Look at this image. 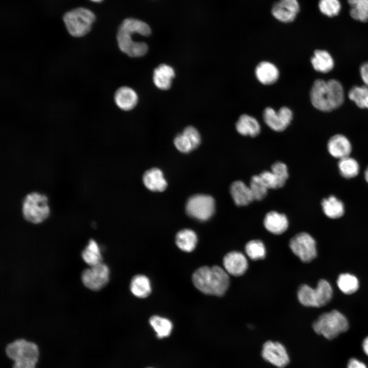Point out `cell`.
Wrapping results in <instances>:
<instances>
[{
	"instance_id": "cell-46",
	"label": "cell",
	"mask_w": 368,
	"mask_h": 368,
	"mask_svg": "<svg viewBox=\"0 0 368 368\" xmlns=\"http://www.w3.org/2000/svg\"><path fill=\"white\" fill-rule=\"evenodd\" d=\"M91 1H93V2H101L102 0H91Z\"/></svg>"
},
{
	"instance_id": "cell-33",
	"label": "cell",
	"mask_w": 368,
	"mask_h": 368,
	"mask_svg": "<svg viewBox=\"0 0 368 368\" xmlns=\"http://www.w3.org/2000/svg\"><path fill=\"white\" fill-rule=\"evenodd\" d=\"M339 289L346 294H351L355 292L358 289L359 284L357 278L350 273L340 274L337 280Z\"/></svg>"
},
{
	"instance_id": "cell-9",
	"label": "cell",
	"mask_w": 368,
	"mask_h": 368,
	"mask_svg": "<svg viewBox=\"0 0 368 368\" xmlns=\"http://www.w3.org/2000/svg\"><path fill=\"white\" fill-rule=\"evenodd\" d=\"M289 246L302 262H310L316 257V242L308 233L302 232L296 234L291 239Z\"/></svg>"
},
{
	"instance_id": "cell-17",
	"label": "cell",
	"mask_w": 368,
	"mask_h": 368,
	"mask_svg": "<svg viewBox=\"0 0 368 368\" xmlns=\"http://www.w3.org/2000/svg\"><path fill=\"white\" fill-rule=\"evenodd\" d=\"M114 99L116 105L121 109L130 110L136 105L138 97L135 91L127 86H122L117 90Z\"/></svg>"
},
{
	"instance_id": "cell-32",
	"label": "cell",
	"mask_w": 368,
	"mask_h": 368,
	"mask_svg": "<svg viewBox=\"0 0 368 368\" xmlns=\"http://www.w3.org/2000/svg\"><path fill=\"white\" fill-rule=\"evenodd\" d=\"M348 96L359 108L368 109V86L356 85L350 89Z\"/></svg>"
},
{
	"instance_id": "cell-29",
	"label": "cell",
	"mask_w": 368,
	"mask_h": 368,
	"mask_svg": "<svg viewBox=\"0 0 368 368\" xmlns=\"http://www.w3.org/2000/svg\"><path fill=\"white\" fill-rule=\"evenodd\" d=\"M149 324L159 338L168 337L172 331V323L170 319L164 317L159 315L152 316L149 319Z\"/></svg>"
},
{
	"instance_id": "cell-3",
	"label": "cell",
	"mask_w": 368,
	"mask_h": 368,
	"mask_svg": "<svg viewBox=\"0 0 368 368\" xmlns=\"http://www.w3.org/2000/svg\"><path fill=\"white\" fill-rule=\"evenodd\" d=\"M141 31L142 26L137 20L132 18L124 19L119 27L117 35L120 49L131 57H139L146 54L148 49L147 44L143 42H135L131 38L133 34H140Z\"/></svg>"
},
{
	"instance_id": "cell-25",
	"label": "cell",
	"mask_w": 368,
	"mask_h": 368,
	"mask_svg": "<svg viewBox=\"0 0 368 368\" xmlns=\"http://www.w3.org/2000/svg\"><path fill=\"white\" fill-rule=\"evenodd\" d=\"M237 131L241 135L254 137L260 132V126L254 117L243 114L241 115L236 124Z\"/></svg>"
},
{
	"instance_id": "cell-34",
	"label": "cell",
	"mask_w": 368,
	"mask_h": 368,
	"mask_svg": "<svg viewBox=\"0 0 368 368\" xmlns=\"http://www.w3.org/2000/svg\"><path fill=\"white\" fill-rule=\"evenodd\" d=\"M247 255L253 260L264 259L266 255V248L262 241L253 240L249 241L245 245Z\"/></svg>"
},
{
	"instance_id": "cell-39",
	"label": "cell",
	"mask_w": 368,
	"mask_h": 368,
	"mask_svg": "<svg viewBox=\"0 0 368 368\" xmlns=\"http://www.w3.org/2000/svg\"><path fill=\"white\" fill-rule=\"evenodd\" d=\"M182 133L189 140L193 149L199 145L201 137L199 133L195 128L193 126H188L184 129Z\"/></svg>"
},
{
	"instance_id": "cell-2",
	"label": "cell",
	"mask_w": 368,
	"mask_h": 368,
	"mask_svg": "<svg viewBox=\"0 0 368 368\" xmlns=\"http://www.w3.org/2000/svg\"><path fill=\"white\" fill-rule=\"evenodd\" d=\"M194 286L202 293L221 296L224 294L229 285L228 274L224 269L215 265L203 266L193 273Z\"/></svg>"
},
{
	"instance_id": "cell-11",
	"label": "cell",
	"mask_w": 368,
	"mask_h": 368,
	"mask_svg": "<svg viewBox=\"0 0 368 368\" xmlns=\"http://www.w3.org/2000/svg\"><path fill=\"white\" fill-rule=\"evenodd\" d=\"M109 277V268L103 262L84 269L81 274L82 283L92 291H99L104 288L108 283Z\"/></svg>"
},
{
	"instance_id": "cell-45",
	"label": "cell",
	"mask_w": 368,
	"mask_h": 368,
	"mask_svg": "<svg viewBox=\"0 0 368 368\" xmlns=\"http://www.w3.org/2000/svg\"><path fill=\"white\" fill-rule=\"evenodd\" d=\"M364 177H365V180L368 183V167H367L365 171Z\"/></svg>"
},
{
	"instance_id": "cell-6",
	"label": "cell",
	"mask_w": 368,
	"mask_h": 368,
	"mask_svg": "<svg viewBox=\"0 0 368 368\" xmlns=\"http://www.w3.org/2000/svg\"><path fill=\"white\" fill-rule=\"evenodd\" d=\"M333 289L330 283L321 279L316 287L313 288L307 285L300 286L297 291V298L304 306L320 307L328 303L332 297Z\"/></svg>"
},
{
	"instance_id": "cell-12",
	"label": "cell",
	"mask_w": 368,
	"mask_h": 368,
	"mask_svg": "<svg viewBox=\"0 0 368 368\" xmlns=\"http://www.w3.org/2000/svg\"><path fill=\"white\" fill-rule=\"evenodd\" d=\"M265 123L275 131L284 130L292 119L291 110L286 107H281L278 112L270 107L266 108L263 111Z\"/></svg>"
},
{
	"instance_id": "cell-20",
	"label": "cell",
	"mask_w": 368,
	"mask_h": 368,
	"mask_svg": "<svg viewBox=\"0 0 368 368\" xmlns=\"http://www.w3.org/2000/svg\"><path fill=\"white\" fill-rule=\"evenodd\" d=\"M175 77L174 69L170 65L162 64L153 72V80L155 86L162 90H167L172 84Z\"/></svg>"
},
{
	"instance_id": "cell-15",
	"label": "cell",
	"mask_w": 368,
	"mask_h": 368,
	"mask_svg": "<svg viewBox=\"0 0 368 368\" xmlns=\"http://www.w3.org/2000/svg\"><path fill=\"white\" fill-rule=\"evenodd\" d=\"M223 265L228 274L235 277L243 274L248 267L246 258L242 253L237 251L227 253L223 258Z\"/></svg>"
},
{
	"instance_id": "cell-1",
	"label": "cell",
	"mask_w": 368,
	"mask_h": 368,
	"mask_svg": "<svg viewBox=\"0 0 368 368\" xmlns=\"http://www.w3.org/2000/svg\"><path fill=\"white\" fill-rule=\"evenodd\" d=\"M310 95L312 105L324 112L331 111L338 108L344 99L342 84L333 79L328 81L316 80L312 86Z\"/></svg>"
},
{
	"instance_id": "cell-4",
	"label": "cell",
	"mask_w": 368,
	"mask_h": 368,
	"mask_svg": "<svg viewBox=\"0 0 368 368\" xmlns=\"http://www.w3.org/2000/svg\"><path fill=\"white\" fill-rule=\"evenodd\" d=\"M21 212L28 222L38 224L46 220L50 214V208L47 196L38 192H31L24 197Z\"/></svg>"
},
{
	"instance_id": "cell-41",
	"label": "cell",
	"mask_w": 368,
	"mask_h": 368,
	"mask_svg": "<svg viewBox=\"0 0 368 368\" xmlns=\"http://www.w3.org/2000/svg\"><path fill=\"white\" fill-rule=\"evenodd\" d=\"M360 73L364 85L368 86V61L364 62L361 65Z\"/></svg>"
},
{
	"instance_id": "cell-26",
	"label": "cell",
	"mask_w": 368,
	"mask_h": 368,
	"mask_svg": "<svg viewBox=\"0 0 368 368\" xmlns=\"http://www.w3.org/2000/svg\"><path fill=\"white\" fill-rule=\"evenodd\" d=\"M197 236L195 232L190 229H183L178 232L175 237L177 246L182 251L190 252L196 247Z\"/></svg>"
},
{
	"instance_id": "cell-7",
	"label": "cell",
	"mask_w": 368,
	"mask_h": 368,
	"mask_svg": "<svg viewBox=\"0 0 368 368\" xmlns=\"http://www.w3.org/2000/svg\"><path fill=\"white\" fill-rule=\"evenodd\" d=\"M63 19L68 32L74 37H79L90 30L95 15L90 10L80 7L67 12Z\"/></svg>"
},
{
	"instance_id": "cell-36",
	"label": "cell",
	"mask_w": 368,
	"mask_h": 368,
	"mask_svg": "<svg viewBox=\"0 0 368 368\" xmlns=\"http://www.w3.org/2000/svg\"><path fill=\"white\" fill-rule=\"evenodd\" d=\"M318 7L323 14L332 17L339 14L341 4L339 0H319Z\"/></svg>"
},
{
	"instance_id": "cell-18",
	"label": "cell",
	"mask_w": 368,
	"mask_h": 368,
	"mask_svg": "<svg viewBox=\"0 0 368 368\" xmlns=\"http://www.w3.org/2000/svg\"><path fill=\"white\" fill-rule=\"evenodd\" d=\"M264 225L269 232L279 235L285 232L288 226L286 216L275 211L268 212L264 219Z\"/></svg>"
},
{
	"instance_id": "cell-43",
	"label": "cell",
	"mask_w": 368,
	"mask_h": 368,
	"mask_svg": "<svg viewBox=\"0 0 368 368\" xmlns=\"http://www.w3.org/2000/svg\"><path fill=\"white\" fill-rule=\"evenodd\" d=\"M36 364L33 362H14L13 368H35Z\"/></svg>"
},
{
	"instance_id": "cell-28",
	"label": "cell",
	"mask_w": 368,
	"mask_h": 368,
	"mask_svg": "<svg viewBox=\"0 0 368 368\" xmlns=\"http://www.w3.org/2000/svg\"><path fill=\"white\" fill-rule=\"evenodd\" d=\"M81 256L83 261L89 266H93L102 262V256L96 241L90 239L83 250Z\"/></svg>"
},
{
	"instance_id": "cell-22",
	"label": "cell",
	"mask_w": 368,
	"mask_h": 368,
	"mask_svg": "<svg viewBox=\"0 0 368 368\" xmlns=\"http://www.w3.org/2000/svg\"><path fill=\"white\" fill-rule=\"evenodd\" d=\"M257 79L262 84L269 85L277 81L279 72L277 67L272 63L263 61L260 62L255 69Z\"/></svg>"
},
{
	"instance_id": "cell-23",
	"label": "cell",
	"mask_w": 368,
	"mask_h": 368,
	"mask_svg": "<svg viewBox=\"0 0 368 368\" xmlns=\"http://www.w3.org/2000/svg\"><path fill=\"white\" fill-rule=\"evenodd\" d=\"M311 62L314 69L321 73H328L334 66V61L331 55L324 50H315Z\"/></svg>"
},
{
	"instance_id": "cell-38",
	"label": "cell",
	"mask_w": 368,
	"mask_h": 368,
	"mask_svg": "<svg viewBox=\"0 0 368 368\" xmlns=\"http://www.w3.org/2000/svg\"><path fill=\"white\" fill-rule=\"evenodd\" d=\"M174 143L176 148L181 152L188 153L193 150L190 141L182 133L176 136Z\"/></svg>"
},
{
	"instance_id": "cell-24",
	"label": "cell",
	"mask_w": 368,
	"mask_h": 368,
	"mask_svg": "<svg viewBox=\"0 0 368 368\" xmlns=\"http://www.w3.org/2000/svg\"><path fill=\"white\" fill-rule=\"evenodd\" d=\"M130 289L132 294L135 297L140 298H146L151 293V281L145 275H135L131 280Z\"/></svg>"
},
{
	"instance_id": "cell-35",
	"label": "cell",
	"mask_w": 368,
	"mask_h": 368,
	"mask_svg": "<svg viewBox=\"0 0 368 368\" xmlns=\"http://www.w3.org/2000/svg\"><path fill=\"white\" fill-rule=\"evenodd\" d=\"M249 188L254 199L257 200H260L264 198L268 189L259 175L251 177Z\"/></svg>"
},
{
	"instance_id": "cell-37",
	"label": "cell",
	"mask_w": 368,
	"mask_h": 368,
	"mask_svg": "<svg viewBox=\"0 0 368 368\" xmlns=\"http://www.w3.org/2000/svg\"><path fill=\"white\" fill-rule=\"evenodd\" d=\"M271 171L276 178L280 188L282 187L288 177L286 165L281 162H276L272 165Z\"/></svg>"
},
{
	"instance_id": "cell-13",
	"label": "cell",
	"mask_w": 368,
	"mask_h": 368,
	"mask_svg": "<svg viewBox=\"0 0 368 368\" xmlns=\"http://www.w3.org/2000/svg\"><path fill=\"white\" fill-rule=\"evenodd\" d=\"M262 356L266 361L281 368L286 366L289 362L285 348L278 342L266 341L263 346Z\"/></svg>"
},
{
	"instance_id": "cell-44",
	"label": "cell",
	"mask_w": 368,
	"mask_h": 368,
	"mask_svg": "<svg viewBox=\"0 0 368 368\" xmlns=\"http://www.w3.org/2000/svg\"><path fill=\"white\" fill-rule=\"evenodd\" d=\"M362 349L364 352L368 356V336L366 337L363 341Z\"/></svg>"
},
{
	"instance_id": "cell-47",
	"label": "cell",
	"mask_w": 368,
	"mask_h": 368,
	"mask_svg": "<svg viewBox=\"0 0 368 368\" xmlns=\"http://www.w3.org/2000/svg\"><path fill=\"white\" fill-rule=\"evenodd\" d=\"M149 368H151V367H149Z\"/></svg>"
},
{
	"instance_id": "cell-21",
	"label": "cell",
	"mask_w": 368,
	"mask_h": 368,
	"mask_svg": "<svg viewBox=\"0 0 368 368\" xmlns=\"http://www.w3.org/2000/svg\"><path fill=\"white\" fill-rule=\"evenodd\" d=\"M143 182L146 187L152 191L162 192L167 186L162 171L155 168L150 169L144 173Z\"/></svg>"
},
{
	"instance_id": "cell-40",
	"label": "cell",
	"mask_w": 368,
	"mask_h": 368,
	"mask_svg": "<svg viewBox=\"0 0 368 368\" xmlns=\"http://www.w3.org/2000/svg\"><path fill=\"white\" fill-rule=\"evenodd\" d=\"M259 175L268 189L280 188L278 182L271 171H264Z\"/></svg>"
},
{
	"instance_id": "cell-10",
	"label": "cell",
	"mask_w": 368,
	"mask_h": 368,
	"mask_svg": "<svg viewBox=\"0 0 368 368\" xmlns=\"http://www.w3.org/2000/svg\"><path fill=\"white\" fill-rule=\"evenodd\" d=\"M214 210V200L208 195H194L189 199L186 204L187 214L201 221L207 220L211 217Z\"/></svg>"
},
{
	"instance_id": "cell-14",
	"label": "cell",
	"mask_w": 368,
	"mask_h": 368,
	"mask_svg": "<svg viewBox=\"0 0 368 368\" xmlns=\"http://www.w3.org/2000/svg\"><path fill=\"white\" fill-rule=\"evenodd\" d=\"M300 6L297 0H280L272 6L271 13L277 20L290 22L294 20L299 12Z\"/></svg>"
},
{
	"instance_id": "cell-30",
	"label": "cell",
	"mask_w": 368,
	"mask_h": 368,
	"mask_svg": "<svg viewBox=\"0 0 368 368\" xmlns=\"http://www.w3.org/2000/svg\"><path fill=\"white\" fill-rule=\"evenodd\" d=\"M348 2L353 19L363 22L368 21V0H348Z\"/></svg>"
},
{
	"instance_id": "cell-16",
	"label": "cell",
	"mask_w": 368,
	"mask_h": 368,
	"mask_svg": "<svg viewBox=\"0 0 368 368\" xmlns=\"http://www.w3.org/2000/svg\"><path fill=\"white\" fill-rule=\"evenodd\" d=\"M327 148L332 156L341 159L349 156L352 151V145L346 136L338 134L330 139Z\"/></svg>"
},
{
	"instance_id": "cell-27",
	"label": "cell",
	"mask_w": 368,
	"mask_h": 368,
	"mask_svg": "<svg viewBox=\"0 0 368 368\" xmlns=\"http://www.w3.org/2000/svg\"><path fill=\"white\" fill-rule=\"evenodd\" d=\"M321 206L324 214L332 219L341 217L344 212L343 202L333 195L324 199L321 202Z\"/></svg>"
},
{
	"instance_id": "cell-42",
	"label": "cell",
	"mask_w": 368,
	"mask_h": 368,
	"mask_svg": "<svg viewBox=\"0 0 368 368\" xmlns=\"http://www.w3.org/2000/svg\"><path fill=\"white\" fill-rule=\"evenodd\" d=\"M348 368H367L365 364L355 358L350 359L348 363Z\"/></svg>"
},
{
	"instance_id": "cell-31",
	"label": "cell",
	"mask_w": 368,
	"mask_h": 368,
	"mask_svg": "<svg viewBox=\"0 0 368 368\" xmlns=\"http://www.w3.org/2000/svg\"><path fill=\"white\" fill-rule=\"evenodd\" d=\"M338 167L340 174L346 178L354 177L359 172L358 163L349 156L339 159Z\"/></svg>"
},
{
	"instance_id": "cell-8",
	"label": "cell",
	"mask_w": 368,
	"mask_h": 368,
	"mask_svg": "<svg viewBox=\"0 0 368 368\" xmlns=\"http://www.w3.org/2000/svg\"><path fill=\"white\" fill-rule=\"evenodd\" d=\"M6 352L14 362L37 363L39 350L37 345L25 339H18L8 344Z\"/></svg>"
},
{
	"instance_id": "cell-19",
	"label": "cell",
	"mask_w": 368,
	"mask_h": 368,
	"mask_svg": "<svg viewBox=\"0 0 368 368\" xmlns=\"http://www.w3.org/2000/svg\"><path fill=\"white\" fill-rule=\"evenodd\" d=\"M230 193L234 202L238 206L248 205L255 200L249 187L240 180L232 183Z\"/></svg>"
},
{
	"instance_id": "cell-5",
	"label": "cell",
	"mask_w": 368,
	"mask_h": 368,
	"mask_svg": "<svg viewBox=\"0 0 368 368\" xmlns=\"http://www.w3.org/2000/svg\"><path fill=\"white\" fill-rule=\"evenodd\" d=\"M314 331L326 338L332 339L349 328L347 318L340 312L334 310L322 314L313 324Z\"/></svg>"
}]
</instances>
